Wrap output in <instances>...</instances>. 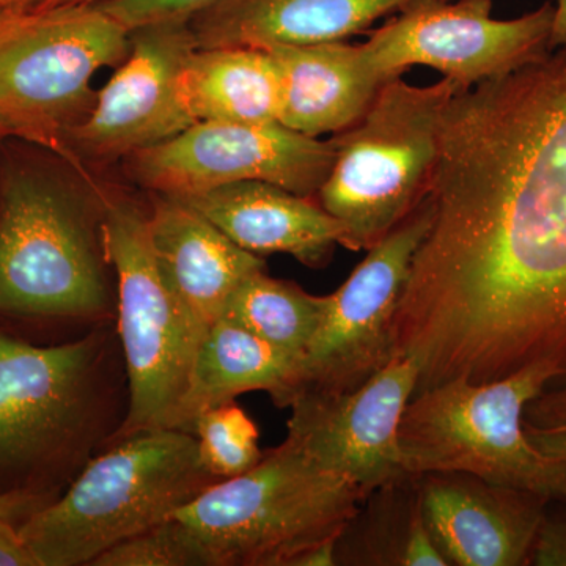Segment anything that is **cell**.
Returning <instances> with one entry per match:
<instances>
[{
    "mask_svg": "<svg viewBox=\"0 0 566 566\" xmlns=\"http://www.w3.org/2000/svg\"><path fill=\"white\" fill-rule=\"evenodd\" d=\"M424 196L392 324L417 392L535 365L566 378V48L453 95Z\"/></svg>",
    "mask_w": 566,
    "mask_h": 566,
    "instance_id": "cell-1",
    "label": "cell"
},
{
    "mask_svg": "<svg viewBox=\"0 0 566 566\" xmlns=\"http://www.w3.org/2000/svg\"><path fill=\"white\" fill-rule=\"evenodd\" d=\"M218 482L200 463L196 436L145 431L93 460L69 493L21 524L20 534L40 566H92Z\"/></svg>",
    "mask_w": 566,
    "mask_h": 566,
    "instance_id": "cell-2",
    "label": "cell"
},
{
    "mask_svg": "<svg viewBox=\"0 0 566 566\" xmlns=\"http://www.w3.org/2000/svg\"><path fill=\"white\" fill-rule=\"evenodd\" d=\"M367 494L283 442L244 474L221 480L174 517L211 566H293L340 536Z\"/></svg>",
    "mask_w": 566,
    "mask_h": 566,
    "instance_id": "cell-3",
    "label": "cell"
},
{
    "mask_svg": "<svg viewBox=\"0 0 566 566\" xmlns=\"http://www.w3.org/2000/svg\"><path fill=\"white\" fill-rule=\"evenodd\" d=\"M461 88L449 77L428 87L394 77L359 120L335 134L334 164L316 202L340 223V245L368 251L419 207L438 158L442 114Z\"/></svg>",
    "mask_w": 566,
    "mask_h": 566,
    "instance_id": "cell-4",
    "label": "cell"
},
{
    "mask_svg": "<svg viewBox=\"0 0 566 566\" xmlns=\"http://www.w3.org/2000/svg\"><path fill=\"white\" fill-rule=\"evenodd\" d=\"M554 379L535 365L497 381L452 379L415 395L400 424L405 471L464 472L566 501V461L539 452L523 427L524 408Z\"/></svg>",
    "mask_w": 566,
    "mask_h": 566,
    "instance_id": "cell-5",
    "label": "cell"
},
{
    "mask_svg": "<svg viewBox=\"0 0 566 566\" xmlns=\"http://www.w3.org/2000/svg\"><path fill=\"white\" fill-rule=\"evenodd\" d=\"M102 233L62 182L17 170L0 193V314L95 318L109 308Z\"/></svg>",
    "mask_w": 566,
    "mask_h": 566,
    "instance_id": "cell-6",
    "label": "cell"
},
{
    "mask_svg": "<svg viewBox=\"0 0 566 566\" xmlns=\"http://www.w3.org/2000/svg\"><path fill=\"white\" fill-rule=\"evenodd\" d=\"M104 256L117 274L118 331L129 376V409L117 439L172 430L197 349L208 329L164 275L148 233V212L132 200L104 205Z\"/></svg>",
    "mask_w": 566,
    "mask_h": 566,
    "instance_id": "cell-7",
    "label": "cell"
},
{
    "mask_svg": "<svg viewBox=\"0 0 566 566\" xmlns=\"http://www.w3.org/2000/svg\"><path fill=\"white\" fill-rule=\"evenodd\" d=\"M129 50L132 32L96 3L10 18L0 25V111L22 139L62 151L95 104L93 76Z\"/></svg>",
    "mask_w": 566,
    "mask_h": 566,
    "instance_id": "cell-8",
    "label": "cell"
},
{
    "mask_svg": "<svg viewBox=\"0 0 566 566\" xmlns=\"http://www.w3.org/2000/svg\"><path fill=\"white\" fill-rule=\"evenodd\" d=\"M493 0H433L400 11L364 43L387 80L411 66L441 71L464 88L504 76L546 57L554 3L515 18L494 20Z\"/></svg>",
    "mask_w": 566,
    "mask_h": 566,
    "instance_id": "cell-9",
    "label": "cell"
},
{
    "mask_svg": "<svg viewBox=\"0 0 566 566\" xmlns=\"http://www.w3.org/2000/svg\"><path fill=\"white\" fill-rule=\"evenodd\" d=\"M431 214L424 196L403 222L368 249L344 285L326 296L323 322L301 357L290 405L301 394L349 392L392 359L395 312Z\"/></svg>",
    "mask_w": 566,
    "mask_h": 566,
    "instance_id": "cell-10",
    "label": "cell"
},
{
    "mask_svg": "<svg viewBox=\"0 0 566 566\" xmlns=\"http://www.w3.org/2000/svg\"><path fill=\"white\" fill-rule=\"evenodd\" d=\"M335 158L334 140L279 122H199L129 156L134 178L156 193L189 197L241 181H266L316 197Z\"/></svg>",
    "mask_w": 566,
    "mask_h": 566,
    "instance_id": "cell-11",
    "label": "cell"
},
{
    "mask_svg": "<svg viewBox=\"0 0 566 566\" xmlns=\"http://www.w3.org/2000/svg\"><path fill=\"white\" fill-rule=\"evenodd\" d=\"M417 381L416 360L395 354L349 392L297 395L290 405L285 441L324 471L345 476L371 494L409 475L401 455L400 424Z\"/></svg>",
    "mask_w": 566,
    "mask_h": 566,
    "instance_id": "cell-12",
    "label": "cell"
},
{
    "mask_svg": "<svg viewBox=\"0 0 566 566\" xmlns=\"http://www.w3.org/2000/svg\"><path fill=\"white\" fill-rule=\"evenodd\" d=\"M197 50L189 21H163L132 31V50L96 93L70 139L93 159L133 156L192 126L178 80Z\"/></svg>",
    "mask_w": 566,
    "mask_h": 566,
    "instance_id": "cell-13",
    "label": "cell"
},
{
    "mask_svg": "<svg viewBox=\"0 0 566 566\" xmlns=\"http://www.w3.org/2000/svg\"><path fill=\"white\" fill-rule=\"evenodd\" d=\"M98 345L35 346L0 334V468L50 460L91 416Z\"/></svg>",
    "mask_w": 566,
    "mask_h": 566,
    "instance_id": "cell-14",
    "label": "cell"
},
{
    "mask_svg": "<svg viewBox=\"0 0 566 566\" xmlns=\"http://www.w3.org/2000/svg\"><path fill=\"white\" fill-rule=\"evenodd\" d=\"M424 524L449 566L528 565L549 499L464 472L419 475Z\"/></svg>",
    "mask_w": 566,
    "mask_h": 566,
    "instance_id": "cell-15",
    "label": "cell"
},
{
    "mask_svg": "<svg viewBox=\"0 0 566 566\" xmlns=\"http://www.w3.org/2000/svg\"><path fill=\"white\" fill-rule=\"evenodd\" d=\"M433 0H216L193 14L197 48L304 46L344 41L379 18Z\"/></svg>",
    "mask_w": 566,
    "mask_h": 566,
    "instance_id": "cell-16",
    "label": "cell"
},
{
    "mask_svg": "<svg viewBox=\"0 0 566 566\" xmlns=\"http://www.w3.org/2000/svg\"><path fill=\"white\" fill-rule=\"evenodd\" d=\"M153 252L164 275L205 329L244 279L266 270L262 256L244 251L178 197L156 193L148 212Z\"/></svg>",
    "mask_w": 566,
    "mask_h": 566,
    "instance_id": "cell-17",
    "label": "cell"
},
{
    "mask_svg": "<svg viewBox=\"0 0 566 566\" xmlns=\"http://www.w3.org/2000/svg\"><path fill=\"white\" fill-rule=\"evenodd\" d=\"M202 212L233 243L255 255L290 253L322 268L342 243V226L315 202L266 181H241L178 197Z\"/></svg>",
    "mask_w": 566,
    "mask_h": 566,
    "instance_id": "cell-18",
    "label": "cell"
},
{
    "mask_svg": "<svg viewBox=\"0 0 566 566\" xmlns=\"http://www.w3.org/2000/svg\"><path fill=\"white\" fill-rule=\"evenodd\" d=\"M263 50L273 57L281 80L279 123L305 136L345 132L390 81L371 63L363 44L345 40Z\"/></svg>",
    "mask_w": 566,
    "mask_h": 566,
    "instance_id": "cell-19",
    "label": "cell"
},
{
    "mask_svg": "<svg viewBox=\"0 0 566 566\" xmlns=\"http://www.w3.org/2000/svg\"><path fill=\"white\" fill-rule=\"evenodd\" d=\"M297 367L300 359L293 354L237 324L218 319L197 349L172 430L191 433L197 417L251 390H266L275 405L286 408L292 401Z\"/></svg>",
    "mask_w": 566,
    "mask_h": 566,
    "instance_id": "cell-20",
    "label": "cell"
},
{
    "mask_svg": "<svg viewBox=\"0 0 566 566\" xmlns=\"http://www.w3.org/2000/svg\"><path fill=\"white\" fill-rule=\"evenodd\" d=\"M178 91L196 123H274L281 114V80L263 48H197Z\"/></svg>",
    "mask_w": 566,
    "mask_h": 566,
    "instance_id": "cell-21",
    "label": "cell"
},
{
    "mask_svg": "<svg viewBox=\"0 0 566 566\" xmlns=\"http://www.w3.org/2000/svg\"><path fill=\"white\" fill-rule=\"evenodd\" d=\"M335 565L449 566L424 524L419 475L367 495L337 538Z\"/></svg>",
    "mask_w": 566,
    "mask_h": 566,
    "instance_id": "cell-22",
    "label": "cell"
},
{
    "mask_svg": "<svg viewBox=\"0 0 566 566\" xmlns=\"http://www.w3.org/2000/svg\"><path fill=\"white\" fill-rule=\"evenodd\" d=\"M324 311L326 296H314L293 282L270 277L263 270L241 282L227 301L221 318L301 360L323 322Z\"/></svg>",
    "mask_w": 566,
    "mask_h": 566,
    "instance_id": "cell-23",
    "label": "cell"
},
{
    "mask_svg": "<svg viewBox=\"0 0 566 566\" xmlns=\"http://www.w3.org/2000/svg\"><path fill=\"white\" fill-rule=\"evenodd\" d=\"M191 433L197 439L200 463L216 479L244 474L262 461L259 430L233 401L197 417Z\"/></svg>",
    "mask_w": 566,
    "mask_h": 566,
    "instance_id": "cell-24",
    "label": "cell"
},
{
    "mask_svg": "<svg viewBox=\"0 0 566 566\" xmlns=\"http://www.w3.org/2000/svg\"><path fill=\"white\" fill-rule=\"evenodd\" d=\"M92 566H211L210 558L177 517L112 546Z\"/></svg>",
    "mask_w": 566,
    "mask_h": 566,
    "instance_id": "cell-25",
    "label": "cell"
},
{
    "mask_svg": "<svg viewBox=\"0 0 566 566\" xmlns=\"http://www.w3.org/2000/svg\"><path fill=\"white\" fill-rule=\"evenodd\" d=\"M523 427L539 452L566 461V385L532 398L524 408Z\"/></svg>",
    "mask_w": 566,
    "mask_h": 566,
    "instance_id": "cell-26",
    "label": "cell"
},
{
    "mask_svg": "<svg viewBox=\"0 0 566 566\" xmlns=\"http://www.w3.org/2000/svg\"><path fill=\"white\" fill-rule=\"evenodd\" d=\"M216 0H106L96 3L129 32L163 21H189Z\"/></svg>",
    "mask_w": 566,
    "mask_h": 566,
    "instance_id": "cell-27",
    "label": "cell"
},
{
    "mask_svg": "<svg viewBox=\"0 0 566 566\" xmlns=\"http://www.w3.org/2000/svg\"><path fill=\"white\" fill-rule=\"evenodd\" d=\"M528 565L566 566V501L549 499L536 531Z\"/></svg>",
    "mask_w": 566,
    "mask_h": 566,
    "instance_id": "cell-28",
    "label": "cell"
},
{
    "mask_svg": "<svg viewBox=\"0 0 566 566\" xmlns=\"http://www.w3.org/2000/svg\"><path fill=\"white\" fill-rule=\"evenodd\" d=\"M0 566H40L22 539L20 527L6 517H0Z\"/></svg>",
    "mask_w": 566,
    "mask_h": 566,
    "instance_id": "cell-29",
    "label": "cell"
},
{
    "mask_svg": "<svg viewBox=\"0 0 566 566\" xmlns=\"http://www.w3.org/2000/svg\"><path fill=\"white\" fill-rule=\"evenodd\" d=\"M40 499L25 491H10V493L0 494V517L6 520L22 521L24 523L32 513L41 509Z\"/></svg>",
    "mask_w": 566,
    "mask_h": 566,
    "instance_id": "cell-30",
    "label": "cell"
},
{
    "mask_svg": "<svg viewBox=\"0 0 566 566\" xmlns=\"http://www.w3.org/2000/svg\"><path fill=\"white\" fill-rule=\"evenodd\" d=\"M553 33H551V50L566 48V0H554Z\"/></svg>",
    "mask_w": 566,
    "mask_h": 566,
    "instance_id": "cell-31",
    "label": "cell"
},
{
    "mask_svg": "<svg viewBox=\"0 0 566 566\" xmlns=\"http://www.w3.org/2000/svg\"><path fill=\"white\" fill-rule=\"evenodd\" d=\"M43 2L44 0H0V11L18 17V14L35 11Z\"/></svg>",
    "mask_w": 566,
    "mask_h": 566,
    "instance_id": "cell-32",
    "label": "cell"
},
{
    "mask_svg": "<svg viewBox=\"0 0 566 566\" xmlns=\"http://www.w3.org/2000/svg\"><path fill=\"white\" fill-rule=\"evenodd\" d=\"M102 2H106V0H44L36 10L54 9V7L93 6V3Z\"/></svg>",
    "mask_w": 566,
    "mask_h": 566,
    "instance_id": "cell-33",
    "label": "cell"
},
{
    "mask_svg": "<svg viewBox=\"0 0 566 566\" xmlns=\"http://www.w3.org/2000/svg\"><path fill=\"white\" fill-rule=\"evenodd\" d=\"M3 137H21L22 139L21 132L18 129V126L14 125V123L11 122L2 111H0V139H3Z\"/></svg>",
    "mask_w": 566,
    "mask_h": 566,
    "instance_id": "cell-34",
    "label": "cell"
},
{
    "mask_svg": "<svg viewBox=\"0 0 566 566\" xmlns=\"http://www.w3.org/2000/svg\"><path fill=\"white\" fill-rule=\"evenodd\" d=\"M10 18L13 17H11V14L3 13V11H0V25H2L7 20H10Z\"/></svg>",
    "mask_w": 566,
    "mask_h": 566,
    "instance_id": "cell-35",
    "label": "cell"
}]
</instances>
